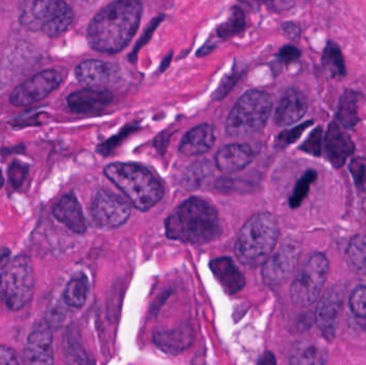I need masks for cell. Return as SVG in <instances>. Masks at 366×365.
Returning a JSON list of instances; mask_svg holds the SVG:
<instances>
[{"instance_id": "cell-27", "label": "cell", "mask_w": 366, "mask_h": 365, "mask_svg": "<svg viewBox=\"0 0 366 365\" xmlns=\"http://www.w3.org/2000/svg\"><path fill=\"white\" fill-rule=\"evenodd\" d=\"M328 360V353L322 347L316 345H306L297 349L291 362L293 364H324Z\"/></svg>"}, {"instance_id": "cell-3", "label": "cell", "mask_w": 366, "mask_h": 365, "mask_svg": "<svg viewBox=\"0 0 366 365\" xmlns=\"http://www.w3.org/2000/svg\"><path fill=\"white\" fill-rule=\"evenodd\" d=\"M277 218L269 212L252 216L239 232L235 243V253L242 265L257 268L272 255L279 239Z\"/></svg>"}, {"instance_id": "cell-33", "label": "cell", "mask_w": 366, "mask_h": 365, "mask_svg": "<svg viewBox=\"0 0 366 365\" xmlns=\"http://www.w3.org/2000/svg\"><path fill=\"white\" fill-rule=\"evenodd\" d=\"M349 171L358 189L366 192V158H354L349 164Z\"/></svg>"}, {"instance_id": "cell-23", "label": "cell", "mask_w": 366, "mask_h": 365, "mask_svg": "<svg viewBox=\"0 0 366 365\" xmlns=\"http://www.w3.org/2000/svg\"><path fill=\"white\" fill-rule=\"evenodd\" d=\"M73 19L74 15L71 7L64 0H56L42 31L48 37L62 36V33L70 28L73 23Z\"/></svg>"}, {"instance_id": "cell-14", "label": "cell", "mask_w": 366, "mask_h": 365, "mask_svg": "<svg viewBox=\"0 0 366 365\" xmlns=\"http://www.w3.org/2000/svg\"><path fill=\"white\" fill-rule=\"evenodd\" d=\"M324 154L331 165L340 169L356 150L354 140L336 122H331L324 138Z\"/></svg>"}, {"instance_id": "cell-17", "label": "cell", "mask_w": 366, "mask_h": 365, "mask_svg": "<svg viewBox=\"0 0 366 365\" xmlns=\"http://www.w3.org/2000/svg\"><path fill=\"white\" fill-rule=\"evenodd\" d=\"M253 160V150L244 144L224 146L217 151L215 163L225 175L237 173L246 169Z\"/></svg>"}, {"instance_id": "cell-24", "label": "cell", "mask_w": 366, "mask_h": 365, "mask_svg": "<svg viewBox=\"0 0 366 365\" xmlns=\"http://www.w3.org/2000/svg\"><path fill=\"white\" fill-rule=\"evenodd\" d=\"M362 95L352 89H346L338 101L336 119L344 128L352 129L360 122L359 104Z\"/></svg>"}, {"instance_id": "cell-47", "label": "cell", "mask_w": 366, "mask_h": 365, "mask_svg": "<svg viewBox=\"0 0 366 365\" xmlns=\"http://www.w3.org/2000/svg\"><path fill=\"white\" fill-rule=\"evenodd\" d=\"M3 183H5V179H3V173L0 171V189L3 187Z\"/></svg>"}, {"instance_id": "cell-30", "label": "cell", "mask_w": 366, "mask_h": 365, "mask_svg": "<svg viewBox=\"0 0 366 365\" xmlns=\"http://www.w3.org/2000/svg\"><path fill=\"white\" fill-rule=\"evenodd\" d=\"M317 179V173L314 169H309L305 171L304 175L299 179L298 182L295 185V190L293 195L289 199V206L293 209L298 208L301 206L305 197L309 194L311 185L314 183Z\"/></svg>"}, {"instance_id": "cell-26", "label": "cell", "mask_w": 366, "mask_h": 365, "mask_svg": "<svg viewBox=\"0 0 366 365\" xmlns=\"http://www.w3.org/2000/svg\"><path fill=\"white\" fill-rule=\"evenodd\" d=\"M322 64L327 74L331 77H342L346 75L344 56L340 46L333 41H329L322 54Z\"/></svg>"}, {"instance_id": "cell-11", "label": "cell", "mask_w": 366, "mask_h": 365, "mask_svg": "<svg viewBox=\"0 0 366 365\" xmlns=\"http://www.w3.org/2000/svg\"><path fill=\"white\" fill-rule=\"evenodd\" d=\"M344 298L345 288L340 285L332 286L324 292V296L317 304L315 312L316 325L327 341L336 339L344 306Z\"/></svg>"}, {"instance_id": "cell-32", "label": "cell", "mask_w": 366, "mask_h": 365, "mask_svg": "<svg viewBox=\"0 0 366 365\" xmlns=\"http://www.w3.org/2000/svg\"><path fill=\"white\" fill-rule=\"evenodd\" d=\"M322 148H324V131L322 127L315 129L300 146V150L305 153L311 154L313 157H320Z\"/></svg>"}, {"instance_id": "cell-28", "label": "cell", "mask_w": 366, "mask_h": 365, "mask_svg": "<svg viewBox=\"0 0 366 365\" xmlns=\"http://www.w3.org/2000/svg\"><path fill=\"white\" fill-rule=\"evenodd\" d=\"M347 259L354 268L361 270L366 267V235L354 236L348 245Z\"/></svg>"}, {"instance_id": "cell-41", "label": "cell", "mask_w": 366, "mask_h": 365, "mask_svg": "<svg viewBox=\"0 0 366 365\" xmlns=\"http://www.w3.org/2000/svg\"><path fill=\"white\" fill-rule=\"evenodd\" d=\"M264 5H267L275 11H285L295 5V0H264Z\"/></svg>"}, {"instance_id": "cell-31", "label": "cell", "mask_w": 366, "mask_h": 365, "mask_svg": "<svg viewBox=\"0 0 366 365\" xmlns=\"http://www.w3.org/2000/svg\"><path fill=\"white\" fill-rule=\"evenodd\" d=\"M246 21L244 13L240 8H234L230 19L217 29V35L222 39H230L237 36L244 29Z\"/></svg>"}, {"instance_id": "cell-13", "label": "cell", "mask_w": 366, "mask_h": 365, "mask_svg": "<svg viewBox=\"0 0 366 365\" xmlns=\"http://www.w3.org/2000/svg\"><path fill=\"white\" fill-rule=\"evenodd\" d=\"M75 76L80 83L87 87L105 89L119 79L120 72L118 66L109 62L86 60L76 66Z\"/></svg>"}, {"instance_id": "cell-19", "label": "cell", "mask_w": 366, "mask_h": 365, "mask_svg": "<svg viewBox=\"0 0 366 365\" xmlns=\"http://www.w3.org/2000/svg\"><path fill=\"white\" fill-rule=\"evenodd\" d=\"M214 140V128L209 124H199L182 138L179 151L185 157H199L212 148Z\"/></svg>"}, {"instance_id": "cell-43", "label": "cell", "mask_w": 366, "mask_h": 365, "mask_svg": "<svg viewBox=\"0 0 366 365\" xmlns=\"http://www.w3.org/2000/svg\"><path fill=\"white\" fill-rule=\"evenodd\" d=\"M284 33L289 38L293 40H297L300 37V28L298 25L293 24V23H286L283 25Z\"/></svg>"}, {"instance_id": "cell-29", "label": "cell", "mask_w": 366, "mask_h": 365, "mask_svg": "<svg viewBox=\"0 0 366 365\" xmlns=\"http://www.w3.org/2000/svg\"><path fill=\"white\" fill-rule=\"evenodd\" d=\"M349 308L358 324L366 328V285H359L352 290Z\"/></svg>"}, {"instance_id": "cell-7", "label": "cell", "mask_w": 366, "mask_h": 365, "mask_svg": "<svg viewBox=\"0 0 366 365\" xmlns=\"http://www.w3.org/2000/svg\"><path fill=\"white\" fill-rule=\"evenodd\" d=\"M330 263L324 253L311 254L291 283V297L301 308L312 306L322 294L328 278Z\"/></svg>"}, {"instance_id": "cell-10", "label": "cell", "mask_w": 366, "mask_h": 365, "mask_svg": "<svg viewBox=\"0 0 366 365\" xmlns=\"http://www.w3.org/2000/svg\"><path fill=\"white\" fill-rule=\"evenodd\" d=\"M300 245L295 241L283 243L262 265V279L266 284L275 287L285 284L291 279L300 256Z\"/></svg>"}, {"instance_id": "cell-2", "label": "cell", "mask_w": 366, "mask_h": 365, "mask_svg": "<svg viewBox=\"0 0 366 365\" xmlns=\"http://www.w3.org/2000/svg\"><path fill=\"white\" fill-rule=\"evenodd\" d=\"M166 236L172 240L203 245L222 235L217 209L199 197H191L177 207L165 221Z\"/></svg>"}, {"instance_id": "cell-22", "label": "cell", "mask_w": 366, "mask_h": 365, "mask_svg": "<svg viewBox=\"0 0 366 365\" xmlns=\"http://www.w3.org/2000/svg\"><path fill=\"white\" fill-rule=\"evenodd\" d=\"M193 330L189 326H181L176 329L160 330L154 335V343L158 348L170 355H177L191 345Z\"/></svg>"}, {"instance_id": "cell-18", "label": "cell", "mask_w": 366, "mask_h": 365, "mask_svg": "<svg viewBox=\"0 0 366 365\" xmlns=\"http://www.w3.org/2000/svg\"><path fill=\"white\" fill-rule=\"evenodd\" d=\"M53 216L58 222L64 224L75 234L82 235L87 230V223L83 210L74 195L66 194L62 196L53 209Z\"/></svg>"}, {"instance_id": "cell-4", "label": "cell", "mask_w": 366, "mask_h": 365, "mask_svg": "<svg viewBox=\"0 0 366 365\" xmlns=\"http://www.w3.org/2000/svg\"><path fill=\"white\" fill-rule=\"evenodd\" d=\"M104 174L140 212L149 210L163 198V185L143 166L131 163L109 164L105 167Z\"/></svg>"}, {"instance_id": "cell-15", "label": "cell", "mask_w": 366, "mask_h": 365, "mask_svg": "<svg viewBox=\"0 0 366 365\" xmlns=\"http://www.w3.org/2000/svg\"><path fill=\"white\" fill-rule=\"evenodd\" d=\"M111 100L113 95L107 89L88 87L68 95V106L76 114H90L109 106Z\"/></svg>"}, {"instance_id": "cell-45", "label": "cell", "mask_w": 366, "mask_h": 365, "mask_svg": "<svg viewBox=\"0 0 366 365\" xmlns=\"http://www.w3.org/2000/svg\"><path fill=\"white\" fill-rule=\"evenodd\" d=\"M259 364H275L277 360L274 358L273 355L271 353H267L262 357L259 361H258Z\"/></svg>"}, {"instance_id": "cell-39", "label": "cell", "mask_w": 366, "mask_h": 365, "mask_svg": "<svg viewBox=\"0 0 366 365\" xmlns=\"http://www.w3.org/2000/svg\"><path fill=\"white\" fill-rule=\"evenodd\" d=\"M19 363H21L19 357L12 348L0 345V365H15Z\"/></svg>"}, {"instance_id": "cell-21", "label": "cell", "mask_w": 366, "mask_h": 365, "mask_svg": "<svg viewBox=\"0 0 366 365\" xmlns=\"http://www.w3.org/2000/svg\"><path fill=\"white\" fill-rule=\"evenodd\" d=\"M56 0H24L21 8L19 21L30 31L42 30Z\"/></svg>"}, {"instance_id": "cell-44", "label": "cell", "mask_w": 366, "mask_h": 365, "mask_svg": "<svg viewBox=\"0 0 366 365\" xmlns=\"http://www.w3.org/2000/svg\"><path fill=\"white\" fill-rule=\"evenodd\" d=\"M10 256H11V250L8 247H0V269H3L9 263Z\"/></svg>"}, {"instance_id": "cell-40", "label": "cell", "mask_w": 366, "mask_h": 365, "mask_svg": "<svg viewBox=\"0 0 366 365\" xmlns=\"http://www.w3.org/2000/svg\"><path fill=\"white\" fill-rule=\"evenodd\" d=\"M239 76L237 75L236 72L232 74V75L227 76V79H224L222 84H221L220 87L215 91L214 99H222L224 97L227 93H230V89H232V86L236 84V82L238 81Z\"/></svg>"}, {"instance_id": "cell-46", "label": "cell", "mask_w": 366, "mask_h": 365, "mask_svg": "<svg viewBox=\"0 0 366 365\" xmlns=\"http://www.w3.org/2000/svg\"><path fill=\"white\" fill-rule=\"evenodd\" d=\"M242 3H246L250 7L257 8L264 5V0H242Z\"/></svg>"}, {"instance_id": "cell-38", "label": "cell", "mask_w": 366, "mask_h": 365, "mask_svg": "<svg viewBox=\"0 0 366 365\" xmlns=\"http://www.w3.org/2000/svg\"><path fill=\"white\" fill-rule=\"evenodd\" d=\"M161 21L162 17H156V19L152 21V24H150V26L148 27V29H147L146 32L144 33V36L142 37V39H140V40L137 42L136 48H135V50H133L132 54H131L130 58L132 62H135V59H136L137 52H138V50H140V48H143V46H144L147 41L149 40L152 33H154V31L156 30V28L158 26V24L161 23Z\"/></svg>"}, {"instance_id": "cell-8", "label": "cell", "mask_w": 366, "mask_h": 365, "mask_svg": "<svg viewBox=\"0 0 366 365\" xmlns=\"http://www.w3.org/2000/svg\"><path fill=\"white\" fill-rule=\"evenodd\" d=\"M131 209L122 197L109 191L100 190L91 204V216L98 227L103 230L117 228L130 218Z\"/></svg>"}, {"instance_id": "cell-6", "label": "cell", "mask_w": 366, "mask_h": 365, "mask_svg": "<svg viewBox=\"0 0 366 365\" xmlns=\"http://www.w3.org/2000/svg\"><path fill=\"white\" fill-rule=\"evenodd\" d=\"M35 290L33 263L26 255H19L6 265L0 274V301L13 312L28 306Z\"/></svg>"}, {"instance_id": "cell-5", "label": "cell", "mask_w": 366, "mask_h": 365, "mask_svg": "<svg viewBox=\"0 0 366 365\" xmlns=\"http://www.w3.org/2000/svg\"><path fill=\"white\" fill-rule=\"evenodd\" d=\"M271 97L265 91H250L232 107L226 122L230 136L242 138L260 132L267 124L272 111Z\"/></svg>"}, {"instance_id": "cell-37", "label": "cell", "mask_w": 366, "mask_h": 365, "mask_svg": "<svg viewBox=\"0 0 366 365\" xmlns=\"http://www.w3.org/2000/svg\"><path fill=\"white\" fill-rule=\"evenodd\" d=\"M279 57L286 64H293L301 57V52L299 48L293 46H286L281 48Z\"/></svg>"}, {"instance_id": "cell-20", "label": "cell", "mask_w": 366, "mask_h": 365, "mask_svg": "<svg viewBox=\"0 0 366 365\" xmlns=\"http://www.w3.org/2000/svg\"><path fill=\"white\" fill-rule=\"evenodd\" d=\"M210 269L217 282L228 294H237L246 285L244 275L230 257L213 259L210 263Z\"/></svg>"}, {"instance_id": "cell-25", "label": "cell", "mask_w": 366, "mask_h": 365, "mask_svg": "<svg viewBox=\"0 0 366 365\" xmlns=\"http://www.w3.org/2000/svg\"><path fill=\"white\" fill-rule=\"evenodd\" d=\"M89 292V282L83 273L75 275L66 284L64 300L68 306L80 308L85 304Z\"/></svg>"}, {"instance_id": "cell-35", "label": "cell", "mask_w": 366, "mask_h": 365, "mask_svg": "<svg viewBox=\"0 0 366 365\" xmlns=\"http://www.w3.org/2000/svg\"><path fill=\"white\" fill-rule=\"evenodd\" d=\"M28 175V166L21 162L15 161L10 164L8 169V177L13 187H19Z\"/></svg>"}, {"instance_id": "cell-16", "label": "cell", "mask_w": 366, "mask_h": 365, "mask_svg": "<svg viewBox=\"0 0 366 365\" xmlns=\"http://www.w3.org/2000/svg\"><path fill=\"white\" fill-rule=\"evenodd\" d=\"M306 111V97L301 91L291 88L280 100L274 121L279 127L291 126L301 120Z\"/></svg>"}, {"instance_id": "cell-34", "label": "cell", "mask_w": 366, "mask_h": 365, "mask_svg": "<svg viewBox=\"0 0 366 365\" xmlns=\"http://www.w3.org/2000/svg\"><path fill=\"white\" fill-rule=\"evenodd\" d=\"M314 124V121L309 120L306 122L299 124V126L295 127V128L291 129V130H286L280 134L277 138V145L280 147H286V146L291 145L293 142H297L299 138H301L304 131L307 128H310L312 124Z\"/></svg>"}, {"instance_id": "cell-36", "label": "cell", "mask_w": 366, "mask_h": 365, "mask_svg": "<svg viewBox=\"0 0 366 365\" xmlns=\"http://www.w3.org/2000/svg\"><path fill=\"white\" fill-rule=\"evenodd\" d=\"M210 171V164L208 165L207 162H201L191 167L185 179L189 180L190 185H196V183L201 182V180L205 178V176L208 175Z\"/></svg>"}, {"instance_id": "cell-9", "label": "cell", "mask_w": 366, "mask_h": 365, "mask_svg": "<svg viewBox=\"0 0 366 365\" xmlns=\"http://www.w3.org/2000/svg\"><path fill=\"white\" fill-rule=\"evenodd\" d=\"M64 77L56 70H45L17 86L10 95L15 106H27L45 99L62 85Z\"/></svg>"}, {"instance_id": "cell-1", "label": "cell", "mask_w": 366, "mask_h": 365, "mask_svg": "<svg viewBox=\"0 0 366 365\" xmlns=\"http://www.w3.org/2000/svg\"><path fill=\"white\" fill-rule=\"evenodd\" d=\"M140 0H116L102 9L88 27L90 46L99 52L116 54L122 50L140 25Z\"/></svg>"}, {"instance_id": "cell-12", "label": "cell", "mask_w": 366, "mask_h": 365, "mask_svg": "<svg viewBox=\"0 0 366 365\" xmlns=\"http://www.w3.org/2000/svg\"><path fill=\"white\" fill-rule=\"evenodd\" d=\"M25 360L30 364H53V332L45 321H38L33 326L27 339L24 349Z\"/></svg>"}, {"instance_id": "cell-42", "label": "cell", "mask_w": 366, "mask_h": 365, "mask_svg": "<svg viewBox=\"0 0 366 365\" xmlns=\"http://www.w3.org/2000/svg\"><path fill=\"white\" fill-rule=\"evenodd\" d=\"M133 130H134L133 128L125 129V130H123L118 136L111 138V140H109V142H107L105 144H103V145L100 146L99 152H101V153L103 154L109 153V152L111 151V148H113V144H115V142H118V140H121V138L128 135L129 133L132 132Z\"/></svg>"}]
</instances>
